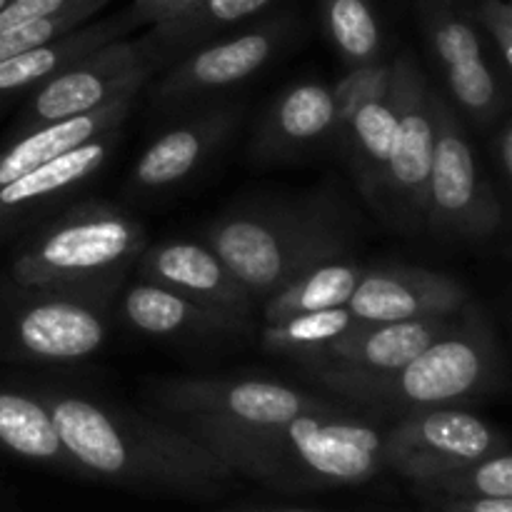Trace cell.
Masks as SVG:
<instances>
[{"mask_svg": "<svg viewBox=\"0 0 512 512\" xmlns=\"http://www.w3.org/2000/svg\"><path fill=\"white\" fill-rule=\"evenodd\" d=\"M78 468L145 493L213 495L233 470L183 430L150 415L58 390H33Z\"/></svg>", "mask_w": 512, "mask_h": 512, "instance_id": "1", "label": "cell"}, {"mask_svg": "<svg viewBox=\"0 0 512 512\" xmlns=\"http://www.w3.org/2000/svg\"><path fill=\"white\" fill-rule=\"evenodd\" d=\"M233 473L280 490L360 485L388 468L385 433L350 413L298 415L275 425L180 423Z\"/></svg>", "mask_w": 512, "mask_h": 512, "instance_id": "2", "label": "cell"}, {"mask_svg": "<svg viewBox=\"0 0 512 512\" xmlns=\"http://www.w3.org/2000/svg\"><path fill=\"white\" fill-rule=\"evenodd\" d=\"M143 248V228L123 210L108 203L75 205L18 250L5 285L70 295L105 308Z\"/></svg>", "mask_w": 512, "mask_h": 512, "instance_id": "3", "label": "cell"}, {"mask_svg": "<svg viewBox=\"0 0 512 512\" xmlns=\"http://www.w3.org/2000/svg\"><path fill=\"white\" fill-rule=\"evenodd\" d=\"M345 243L343 215L328 198L225 215L208 233V248L255 298H268L305 270L343 258Z\"/></svg>", "mask_w": 512, "mask_h": 512, "instance_id": "4", "label": "cell"}, {"mask_svg": "<svg viewBox=\"0 0 512 512\" xmlns=\"http://www.w3.org/2000/svg\"><path fill=\"white\" fill-rule=\"evenodd\" d=\"M498 340L485 315L470 308L448 335L415 355L403 368L370 373L350 368H318L325 390L370 408L428 410L458 403L493 383Z\"/></svg>", "mask_w": 512, "mask_h": 512, "instance_id": "5", "label": "cell"}, {"mask_svg": "<svg viewBox=\"0 0 512 512\" xmlns=\"http://www.w3.org/2000/svg\"><path fill=\"white\" fill-rule=\"evenodd\" d=\"M103 305L45 290L0 288V358L73 363L105 343Z\"/></svg>", "mask_w": 512, "mask_h": 512, "instance_id": "6", "label": "cell"}, {"mask_svg": "<svg viewBox=\"0 0 512 512\" xmlns=\"http://www.w3.org/2000/svg\"><path fill=\"white\" fill-rule=\"evenodd\" d=\"M153 403L163 413L160 420L170 425H275L298 415L348 413L328 400L265 380H163L153 388Z\"/></svg>", "mask_w": 512, "mask_h": 512, "instance_id": "7", "label": "cell"}, {"mask_svg": "<svg viewBox=\"0 0 512 512\" xmlns=\"http://www.w3.org/2000/svg\"><path fill=\"white\" fill-rule=\"evenodd\" d=\"M435 143L428 180V218L440 233L490 238L503 225V205L485 183L473 148L450 105L433 93Z\"/></svg>", "mask_w": 512, "mask_h": 512, "instance_id": "8", "label": "cell"}, {"mask_svg": "<svg viewBox=\"0 0 512 512\" xmlns=\"http://www.w3.org/2000/svg\"><path fill=\"white\" fill-rule=\"evenodd\" d=\"M150 78V50L145 40H113L43 80L28 100L23 130L30 133L58 120L98 110L100 105L135 95Z\"/></svg>", "mask_w": 512, "mask_h": 512, "instance_id": "9", "label": "cell"}, {"mask_svg": "<svg viewBox=\"0 0 512 512\" xmlns=\"http://www.w3.org/2000/svg\"><path fill=\"white\" fill-rule=\"evenodd\" d=\"M385 450L388 468L415 483L455 465L508 453V440L478 415L428 408L415 410L385 433Z\"/></svg>", "mask_w": 512, "mask_h": 512, "instance_id": "10", "label": "cell"}, {"mask_svg": "<svg viewBox=\"0 0 512 512\" xmlns=\"http://www.w3.org/2000/svg\"><path fill=\"white\" fill-rule=\"evenodd\" d=\"M468 305L463 283L445 273L410 265H385L363 270L358 288L345 308L365 323L448 318Z\"/></svg>", "mask_w": 512, "mask_h": 512, "instance_id": "11", "label": "cell"}, {"mask_svg": "<svg viewBox=\"0 0 512 512\" xmlns=\"http://www.w3.org/2000/svg\"><path fill=\"white\" fill-rule=\"evenodd\" d=\"M423 23L430 45L443 65L450 93L465 113L480 123H493L508 105L503 85L495 78L473 25L438 3H425Z\"/></svg>", "mask_w": 512, "mask_h": 512, "instance_id": "12", "label": "cell"}, {"mask_svg": "<svg viewBox=\"0 0 512 512\" xmlns=\"http://www.w3.org/2000/svg\"><path fill=\"white\" fill-rule=\"evenodd\" d=\"M135 263H138L140 280L163 285L183 298L240 318L253 313L255 295L230 273L228 265L208 245L185 243V240L160 243L143 248Z\"/></svg>", "mask_w": 512, "mask_h": 512, "instance_id": "13", "label": "cell"}, {"mask_svg": "<svg viewBox=\"0 0 512 512\" xmlns=\"http://www.w3.org/2000/svg\"><path fill=\"white\" fill-rule=\"evenodd\" d=\"M285 33H288V25L275 20V23L245 30L235 38L203 45L160 80L153 93L155 100L158 103H175V100L228 88V85L250 78L255 70H260L273 58Z\"/></svg>", "mask_w": 512, "mask_h": 512, "instance_id": "14", "label": "cell"}, {"mask_svg": "<svg viewBox=\"0 0 512 512\" xmlns=\"http://www.w3.org/2000/svg\"><path fill=\"white\" fill-rule=\"evenodd\" d=\"M435 143V108L433 90L425 83L420 68L410 65L405 85L403 110L395 133L393 158L388 170V198H395L400 208L413 218L428 213V180L433 165Z\"/></svg>", "mask_w": 512, "mask_h": 512, "instance_id": "15", "label": "cell"}, {"mask_svg": "<svg viewBox=\"0 0 512 512\" xmlns=\"http://www.w3.org/2000/svg\"><path fill=\"white\" fill-rule=\"evenodd\" d=\"M455 325L458 320L453 315L395 320V323H363L330 343L313 368H350L370 370V373L403 368L428 345L448 335Z\"/></svg>", "mask_w": 512, "mask_h": 512, "instance_id": "16", "label": "cell"}, {"mask_svg": "<svg viewBox=\"0 0 512 512\" xmlns=\"http://www.w3.org/2000/svg\"><path fill=\"white\" fill-rule=\"evenodd\" d=\"M410 65H413V58L408 53L395 58V63L390 65V83L385 93L363 105L353 115L343 135L350 158H353L360 190L370 200H380L388 193L390 158H393L395 133H398Z\"/></svg>", "mask_w": 512, "mask_h": 512, "instance_id": "17", "label": "cell"}, {"mask_svg": "<svg viewBox=\"0 0 512 512\" xmlns=\"http://www.w3.org/2000/svg\"><path fill=\"white\" fill-rule=\"evenodd\" d=\"M238 123V110H213L165 130L135 163L133 180L140 190H160L188 178Z\"/></svg>", "mask_w": 512, "mask_h": 512, "instance_id": "18", "label": "cell"}, {"mask_svg": "<svg viewBox=\"0 0 512 512\" xmlns=\"http://www.w3.org/2000/svg\"><path fill=\"white\" fill-rule=\"evenodd\" d=\"M113 138L115 130H108V133L48 160L40 168L20 175L13 183L3 185L0 188V233L13 228L23 218H30L40 205L60 198L70 188L90 178L108 158Z\"/></svg>", "mask_w": 512, "mask_h": 512, "instance_id": "19", "label": "cell"}, {"mask_svg": "<svg viewBox=\"0 0 512 512\" xmlns=\"http://www.w3.org/2000/svg\"><path fill=\"white\" fill-rule=\"evenodd\" d=\"M123 315L133 328L148 335H240L250 330L248 318L200 305L148 280L125 290Z\"/></svg>", "mask_w": 512, "mask_h": 512, "instance_id": "20", "label": "cell"}, {"mask_svg": "<svg viewBox=\"0 0 512 512\" xmlns=\"http://www.w3.org/2000/svg\"><path fill=\"white\" fill-rule=\"evenodd\" d=\"M133 100L135 95H120V98L100 105L93 113L75 115V118L58 120V123L25 133L23 138L15 140L0 153V188L13 183L20 175L40 168L48 160L108 133V130H118V125L128 118Z\"/></svg>", "mask_w": 512, "mask_h": 512, "instance_id": "21", "label": "cell"}, {"mask_svg": "<svg viewBox=\"0 0 512 512\" xmlns=\"http://www.w3.org/2000/svg\"><path fill=\"white\" fill-rule=\"evenodd\" d=\"M333 130V88L323 83H300L280 95L260 128L253 150L263 158H283L318 143Z\"/></svg>", "mask_w": 512, "mask_h": 512, "instance_id": "22", "label": "cell"}, {"mask_svg": "<svg viewBox=\"0 0 512 512\" xmlns=\"http://www.w3.org/2000/svg\"><path fill=\"white\" fill-rule=\"evenodd\" d=\"M0 450L20 460L78 475V468L60 443L53 418L33 390H15L0 383Z\"/></svg>", "mask_w": 512, "mask_h": 512, "instance_id": "23", "label": "cell"}, {"mask_svg": "<svg viewBox=\"0 0 512 512\" xmlns=\"http://www.w3.org/2000/svg\"><path fill=\"white\" fill-rule=\"evenodd\" d=\"M125 30H128L125 20H103V23L85 25V28L78 25V28L68 30V33L48 40V43H40L3 60L0 63V93H13V90L40 85L75 60L118 40Z\"/></svg>", "mask_w": 512, "mask_h": 512, "instance_id": "24", "label": "cell"}, {"mask_svg": "<svg viewBox=\"0 0 512 512\" xmlns=\"http://www.w3.org/2000/svg\"><path fill=\"white\" fill-rule=\"evenodd\" d=\"M360 278H363V268L350 260L338 258L315 265L265 298V325L280 323L290 315L340 308L355 293Z\"/></svg>", "mask_w": 512, "mask_h": 512, "instance_id": "25", "label": "cell"}, {"mask_svg": "<svg viewBox=\"0 0 512 512\" xmlns=\"http://www.w3.org/2000/svg\"><path fill=\"white\" fill-rule=\"evenodd\" d=\"M365 320L355 318L345 305L315 313L290 315L280 323L265 325L263 345L275 353H288L293 358L315 365L330 343L343 338L350 330L360 328Z\"/></svg>", "mask_w": 512, "mask_h": 512, "instance_id": "26", "label": "cell"}, {"mask_svg": "<svg viewBox=\"0 0 512 512\" xmlns=\"http://www.w3.org/2000/svg\"><path fill=\"white\" fill-rule=\"evenodd\" d=\"M270 3L273 0H200L175 18L153 25L148 43L160 45L165 50L200 45L218 35L220 30L238 25L245 18H253Z\"/></svg>", "mask_w": 512, "mask_h": 512, "instance_id": "27", "label": "cell"}, {"mask_svg": "<svg viewBox=\"0 0 512 512\" xmlns=\"http://www.w3.org/2000/svg\"><path fill=\"white\" fill-rule=\"evenodd\" d=\"M325 30L348 65L378 63L383 50L378 15L370 0H320Z\"/></svg>", "mask_w": 512, "mask_h": 512, "instance_id": "28", "label": "cell"}, {"mask_svg": "<svg viewBox=\"0 0 512 512\" xmlns=\"http://www.w3.org/2000/svg\"><path fill=\"white\" fill-rule=\"evenodd\" d=\"M425 498H512V455L498 453L415 480Z\"/></svg>", "mask_w": 512, "mask_h": 512, "instance_id": "29", "label": "cell"}, {"mask_svg": "<svg viewBox=\"0 0 512 512\" xmlns=\"http://www.w3.org/2000/svg\"><path fill=\"white\" fill-rule=\"evenodd\" d=\"M108 0H80V3L70 5V8L60 10V13L48 15V18H38L33 23L18 25L0 33V63L13 55L23 53V50L35 48L40 43L58 38V35L68 33V30L78 28L85 20L93 18Z\"/></svg>", "mask_w": 512, "mask_h": 512, "instance_id": "30", "label": "cell"}, {"mask_svg": "<svg viewBox=\"0 0 512 512\" xmlns=\"http://www.w3.org/2000/svg\"><path fill=\"white\" fill-rule=\"evenodd\" d=\"M390 83V65L368 63L355 65L338 85H333V100H335V133L343 138L348 130L350 120L358 113L363 105L375 100L378 95L385 93Z\"/></svg>", "mask_w": 512, "mask_h": 512, "instance_id": "31", "label": "cell"}, {"mask_svg": "<svg viewBox=\"0 0 512 512\" xmlns=\"http://www.w3.org/2000/svg\"><path fill=\"white\" fill-rule=\"evenodd\" d=\"M478 20L493 40L505 73L512 68V5L508 0H483L478 5Z\"/></svg>", "mask_w": 512, "mask_h": 512, "instance_id": "32", "label": "cell"}, {"mask_svg": "<svg viewBox=\"0 0 512 512\" xmlns=\"http://www.w3.org/2000/svg\"><path fill=\"white\" fill-rule=\"evenodd\" d=\"M80 3V0H8L0 8V33L18 25L33 23L38 18H48V15L60 13V10L70 8V5Z\"/></svg>", "mask_w": 512, "mask_h": 512, "instance_id": "33", "label": "cell"}, {"mask_svg": "<svg viewBox=\"0 0 512 512\" xmlns=\"http://www.w3.org/2000/svg\"><path fill=\"white\" fill-rule=\"evenodd\" d=\"M200 0H133V5L125 13V25H158L163 20L175 18L183 10L193 8Z\"/></svg>", "mask_w": 512, "mask_h": 512, "instance_id": "34", "label": "cell"}, {"mask_svg": "<svg viewBox=\"0 0 512 512\" xmlns=\"http://www.w3.org/2000/svg\"><path fill=\"white\" fill-rule=\"evenodd\" d=\"M435 512H512V498H425Z\"/></svg>", "mask_w": 512, "mask_h": 512, "instance_id": "35", "label": "cell"}, {"mask_svg": "<svg viewBox=\"0 0 512 512\" xmlns=\"http://www.w3.org/2000/svg\"><path fill=\"white\" fill-rule=\"evenodd\" d=\"M495 148H498V163L503 168L505 180L512 178V125L503 123L495 138Z\"/></svg>", "mask_w": 512, "mask_h": 512, "instance_id": "36", "label": "cell"}, {"mask_svg": "<svg viewBox=\"0 0 512 512\" xmlns=\"http://www.w3.org/2000/svg\"><path fill=\"white\" fill-rule=\"evenodd\" d=\"M225 512H318V510H225Z\"/></svg>", "mask_w": 512, "mask_h": 512, "instance_id": "37", "label": "cell"}, {"mask_svg": "<svg viewBox=\"0 0 512 512\" xmlns=\"http://www.w3.org/2000/svg\"><path fill=\"white\" fill-rule=\"evenodd\" d=\"M5 3H8V0H0V8H3V5H5Z\"/></svg>", "mask_w": 512, "mask_h": 512, "instance_id": "38", "label": "cell"}]
</instances>
